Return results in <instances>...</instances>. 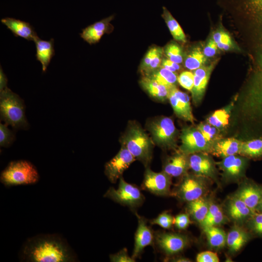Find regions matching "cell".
Wrapping results in <instances>:
<instances>
[{
  "label": "cell",
  "mask_w": 262,
  "mask_h": 262,
  "mask_svg": "<svg viewBox=\"0 0 262 262\" xmlns=\"http://www.w3.org/2000/svg\"><path fill=\"white\" fill-rule=\"evenodd\" d=\"M22 260L32 262H74L76 256L69 245L57 235H40L29 239L20 252Z\"/></svg>",
  "instance_id": "6da1fadb"
},
{
  "label": "cell",
  "mask_w": 262,
  "mask_h": 262,
  "mask_svg": "<svg viewBox=\"0 0 262 262\" xmlns=\"http://www.w3.org/2000/svg\"><path fill=\"white\" fill-rule=\"evenodd\" d=\"M23 100L7 87L0 91V119L15 129H27L29 124L25 115Z\"/></svg>",
  "instance_id": "7a4b0ae2"
},
{
  "label": "cell",
  "mask_w": 262,
  "mask_h": 262,
  "mask_svg": "<svg viewBox=\"0 0 262 262\" xmlns=\"http://www.w3.org/2000/svg\"><path fill=\"white\" fill-rule=\"evenodd\" d=\"M123 146L146 166L152 159L153 144L145 131L137 124L131 123L123 136Z\"/></svg>",
  "instance_id": "3957f363"
},
{
  "label": "cell",
  "mask_w": 262,
  "mask_h": 262,
  "mask_svg": "<svg viewBox=\"0 0 262 262\" xmlns=\"http://www.w3.org/2000/svg\"><path fill=\"white\" fill-rule=\"evenodd\" d=\"M259 61L252 76L241 105L249 115L262 119V51Z\"/></svg>",
  "instance_id": "277c9868"
},
{
  "label": "cell",
  "mask_w": 262,
  "mask_h": 262,
  "mask_svg": "<svg viewBox=\"0 0 262 262\" xmlns=\"http://www.w3.org/2000/svg\"><path fill=\"white\" fill-rule=\"evenodd\" d=\"M39 179L37 170L25 160L12 161L1 172L0 182L5 186L34 184Z\"/></svg>",
  "instance_id": "5b68a950"
},
{
  "label": "cell",
  "mask_w": 262,
  "mask_h": 262,
  "mask_svg": "<svg viewBox=\"0 0 262 262\" xmlns=\"http://www.w3.org/2000/svg\"><path fill=\"white\" fill-rule=\"evenodd\" d=\"M147 128L154 143L161 147L170 149L176 147L178 131L170 117L155 118L150 121Z\"/></svg>",
  "instance_id": "8992f818"
},
{
  "label": "cell",
  "mask_w": 262,
  "mask_h": 262,
  "mask_svg": "<svg viewBox=\"0 0 262 262\" xmlns=\"http://www.w3.org/2000/svg\"><path fill=\"white\" fill-rule=\"evenodd\" d=\"M104 197L131 210L141 206L145 200V197L140 190L137 186L126 182L122 177L119 179L118 188L110 187Z\"/></svg>",
  "instance_id": "52a82bcc"
},
{
  "label": "cell",
  "mask_w": 262,
  "mask_h": 262,
  "mask_svg": "<svg viewBox=\"0 0 262 262\" xmlns=\"http://www.w3.org/2000/svg\"><path fill=\"white\" fill-rule=\"evenodd\" d=\"M206 178L190 175H183L173 194L180 201L190 202L202 197L207 190Z\"/></svg>",
  "instance_id": "ba28073f"
},
{
  "label": "cell",
  "mask_w": 262,
  "mask_h": 262,
  "mask_svg": "<svg viewBox=\"0 0 262 262\" xmlns=\"http://www.w3.org/2000/svg\"><path fill=\"white\" fill-rule=\"evenodd\" d=\"M181 145L179 151L189 155L196 152L209 153L212 146L209 144L196 127H186L180 135Z\"/></svg>",
  "instance_id": "9c48e42d"
},
{
  "label": "cell",
  "mask_w": 262,
  "mask_h": 262,
  "mask_svg": "<svg viewBox=\"0 0 262 262\" xmlns=\"http://www.w3.org/2000/svg\"><path fill=\"white\" fill-rule=\"evenodd\" d=\"M171 177L163 171L155 172L147 168L144 174L142 188L159 196L170 194Z\"/></svg>",
  "instance_id": "30bf717a"
},
{
  "label": "cell",
  "mask_w": 262,
  "mask_h": 262,
  "mask_svg": "<svg viewBox=\"0 0 262 262\" xmlns=\"http://www.w3.org/2000/svg\"><path fill=\"white\" fill-rule=\"evenodd\" d=\"M154 240L158 247L169 256L180 252L189 243L187 236L172 232H158L154 235Z\"/></svg>",
  "instance_id": "8fae6325"
},
{
  "label": "cell",
  "mask_w": 262,
  "mask_h": 262,
  "mask_svg": "<svg viewBox=\"0 0 262 262\" xmlns=\"http://www.w3.org/2000/svg\"><path fill=\"white\" fill-rule=\"evenodd\" d=\"M135 160L128 149L122 146L116 155L105 165L104 172L110 181L115 183Z\"/></svg>",
  "instance_id": "7c38bea8"
},
{
  "label": "cell",
  "mask_w": 262,
  "mask_h": 262,
  "mask_svg": "<svg viewBox=\"0 0 262 262\" xmlns=\"http://www.w3.org/2000/svg\"><path fill=\"white\" fill-rule=\"evenodd\" d=\"M248 159L239 154L233 155L222 158L216 164L226 180H237L244 176Z\"/></svg>",
  "instance_id": "4fadbf2b"
},
{
  "label": "cell",
  "mask_w": 262,
  "mask_h": 262,
  "mask_svg": "<svg viewBox=\"0 0 262 262\" xmlns=\"http://www.w3.org/2000/svg\"><path fill=\"white\" fill-rule=\"evenodd\" d=\"M189 167L194 174L215 179L216 169L213 159L206 152H196L188 155Z\"/></svg>",
  "instance_id": "5bb4252c"
},
{
  "label": "cell",
  "mask_w": 262,
  "mask_h": 262,
  "mask_svg": "<svg viewBox=\"0 0 262 262\" xmlns=\"http://www.w3.org/2000/svg\"><path fill=\"white\" fill-rule=\"evenodd\" d=\"M173 111L179 118L192 123L195 118L188 95L179 90L176 86L170 89L168 98Z\"/></svg>",
  "instance_id": "9a60e30c"
},
{
  "label": "cell",
  "mask_w": 262,
  "mask_h": 262,
  "mask_svg": "<svg viewBox=\"0 0 262 262\" xmlns=\"http://www.w3.org/2000/svg\"><path fill=\"white\" fill-rule=\"evenodd\" d=\"M135 214L138 218V226L134 235V245L131 256L134 259L141 255L146 246L152 245L154 240L153 233L147 226L146 220L136 213Z\"/></svg>",
  "instance_id": "2e32d148"
},
{
  "label": "cell",
  "mask_w": 262,
  "mask_h": 262,
  "mask_svg": "<svg viewBox=\"0 0 262 262\" xmlns=\"http://www.w3.org/2000/svg\"><path fill=\"white\" fill-rule=\"evenodd\" d=\"M213 66L214 64L208 66H202L193 72L194 86L191 92L195 105H198L203 97Z\"/></svg>",
  "instance_id": "e0dca14e"
},
{
  "label": "cell",
  "mask_w": 262,
  "mask_h": 262,
  "mask_svg": "<svg viewBox=\"0 0 262 262\" xmlns=\"http://www.w3.org/2000/svg\"><path fill=\"white\" fill-rule=\"evenodd\" d=\"M1 22L16 37L33 42L39 37L34 28L29 22L8 17L1 19Z\"/></svg>",
  "instance_id": "ac0fdd59"
},
{
  "label": "cell",
  "mask_w": 262,
  "mask_h": 262,
  "mask_svg": "<svg viewBox=\"0 0 262 262\" xmlns=\"http://www.w3.org/2000/svg\"><path fill=\"white\" fill-rule=\"evenodd\" d=\"M113 18L110 16L83 29L80 33L81 38L90 45L98 42L104 33L110 32V21Z\"/></svg>",
  "instance_id": "d6986e66"
},
{
  "label": "cell",
  "mask_w": 262,
  "mask_h": 262,
  "mask_svg": "<svg viewBox=\"0 0 262 262\" xmlns=\"http://www.w3.org/2000/svg\"><path fill=\"white\" fill-rule=\"evenodd\" d=\"M234 196L242 200L254 213L262 198V188L252 183L241 186Z\"/></svg>",
  "instance_id": "ffe728a7"
},
{
  "label": "cell",
  "mask_w": 262,
  "mask_h": 262,
  "mask_svg": "<svg viewBox=\"0 0 262 262\" xmlns=\"http://www.w3.org/2000/svg\"><path fill=\"white\" fill-rule=\"evenodd\" d=\"M242 143V141L232 137L221 138L212 145L209 153L222 158L239 154Z\"/></svg>",
  "instance_id": "44dd1931"
},
{
  "label": "cell",
  "mask_w": 262,
  "mask_h": 262,
  "mask_svg": "<svg viewBox=\"0 0 262 262\" xmlns=\"http://www.w3.org/2000/svg\"><path fill=\"white\" fill-rule=\"evenodd\" d=\"M189 168L188 155L179 151L166 160L163 171L171 177H178L186 174Z\"/></svg>",
  "instance_id": "7402d4cb"
},
{
  "label": "cell",
  "mask_w": 262,
  "mask_h": 262,
  "mask_svg": "<svg viewBox=\"0 0 262 262\" xmlns=\"http://www.w3.org/2000/svg\"><path fill=\"white\" fill-rule=\"evenodd\" d=\"M36 46V60L42 65V69L45 72L55 54L54 39L43 40L38 37L34 42Z\"/></svg>",
  "instance_id": "603a6c76"
},
{
  "label": "cell",
  "mask_w": 262,
  "mask_h": 262,
  "mask_svg": "<svg viewBox=\"0 0 262 262\" xmlns=\"http://www.w3.org/2000/svg\"><path fill=\"white\" fill-rule=\"evenodd\" d=\"M143 88L153 98L163 101L168 98L170 89L144 75L140 81Z\"/></svg>",
  "instance_id": "cb8c5ba5"
},
{
  "label": "cell",
  "mask_w": 262,
  "mask_h": 262,
  "mask_svg": "<svg viewBox=\"0 0 262 262\" xmlns=\"http://www.w3.org/2000/svg\"><path fill=\"white\" fill-rule=\"evenodd\" d=\"M247 232L238 226H234L227 234L226 245L231 253L238 251L248 241Z\"/></svg>",
  "instance_id": "d4e9b609"
},
{
  "label": "cell",
  "mask_w": 262,
  "mask_h": 262,
  "mask_svg": "<svg viewBox=\"0 0 262 262\" xmlns=\"http://www.w3.org/2000/svg\"><path fill=\"white\" fill-rule=\"evenodd\" d=\"M163 49L153 47L149 49L145 56L140 69L144 75H147L161 66Z\"/></svg>",
  "instance_id": "484cf974"
},
{
  "label": "cell",
  "mask_w": 262,
  "mask_h": 262,
  "mask_svg": "<svg viewBox=\"0 0 262 262\" xmlns=\"http://www.w3.org/2000/svg\"><path fill=\"white\" fill-rule=\"evenodd\" d=\"M227 210L231 218L236 221H242L254 213L240 199L234 196L227 204Z\"/></svg>",
  "instance_id": "4316f807"
},
{
  "label": "cell",
  "mask_w": 262,
  "mask_h": 262,
  "mask_svg": "<svg viewBox=\"0 0 262 262\" xmlns=\"http://www.w3.org/2000/svg\"><path fill=\"white\" fill-rule=\"evenodd\" d=\"M209 205V202L203 196L188 202L187 205L188 213L200 224L207 215Z\"/></svg>",
  "instance_id": "83f0119b"
},
{
  "label": "cell",
  "mask_w": 262,
  "mask_h": 262,
  "mask_svg": "<svg viewBox=\"0 0 262 262\" xmlns=\"http://www.w3.org/2000/svg\"><path fill=\"white\" fill-rule=\"evenodd\" d=\"M239 155L247 158L257 159L262 157V136L242 141Z\"/></svg>",
  "instance_id": "f1b7e54d"
},
{
  "label": "cell",
  "mask_w": 262,
  "mask_h": 262,
  "mask_svg": "<svg viewBox=\"0 0 262 262\" xmlns=\"http://www.w3.org/2000/svg\"><path fill=\"white\" fill-rule=\"evenodd\" d=\"M209 245L215 249H221L226 245L227 234L217 226L203 228Z\"/></svg>",
  "instance_id": "f546056e"
},
{
  "label": "cell",
  "mask_w": 262,
  "mask_h": 262,
  "mask_svg": "<svg viewBox=\"0 0 262 262\" xmlns=\"http://www.w3.org/2000/svg\"><path fill=\"white\" fill-rule=\"evenodd\" d=\"M233 105V103H231L225 108L215 111L207 118V122L220 131L224 129L229 123Z\"/></svg>",
  "instance_id": "4dcf8cb0"
},
{
  "label": "cell",
  "mask_w": 262,
  "mask_h": 262,
  "mask_svg": "<svg viewBox=\"0 0 262 262\" xmlns=\"http://www.w3.org/2000/svg\"><path fill=\"white\" fill-rule=\"evenodd\" d=\"M169 89L176 86L178 76L176 73L160 67L147 75Z\"/></svg>",
  "instance_id": "1f68e13d"
},
{
  "label": "cell",
  "mask_w": 262,
  "mask_h": 262,
  "mask_svg": "<svg viewBox=\"0 0 262 262\" xmlns=\"http://www.w3.org/2000/svg\"><path fill=\"white\" fill-rule=\"evenodd\" d=\"M239 9L256 21H262V0H238Z\"/></svg>",
  "instance_id": "d6a6232c"
},
{
  "label": "cell",
  "mask_w": 262,
  "mask_h": 262,
  "mask_svg": "<svg viewBox=\"0 0 262 262\" xmlns=\"http://www.w3.org/2000/svg\"><path fill=\"white\" fill-rule=\"evenodd\" d=\"M163 17L174 38L179 41L186 42L185 35L177 20L164 7H163Z\"/></svg>",
  "instance_id": "836d02e7"
},
{
  "label": "cell",
  "mask_w": 262,
  "mask_h": 262,
  "mask_svg": "<svg viewBox=\"0 0 262 262\" xmlns=\"http://www.w3.org/2000/svg\"><path fill=\"white\" fill-rule=\"evenodd\" d=\"M199 48L193 49L185 59V66L190 70H195L202 66L206 62V57Z\"/></svg>",
  "instance_id": "e575fe53"
},
{
  "label": "cell",
  "mask_w": 262,
  "mask_h": 262,
  "mask_svg": "<svg viewBox=\"0 0 262 262\" xmlns=\"http://www.w3.org/2000/svg\"><path fill=\"white\" fill-rule=\"evenodd\" d=\"M196 128L206 141L211 146L216 141L222 138L219 133L220 131L207 122L200 123Z\"/></svg>",
  "instance_id": "d590c367"
},
{
  "label": "cell",
  "mask_w": 262,
  "mask_h": 262,
  "mask_svg": "<svg viewBox=\"0 0 262 262\" xmlns=\"http://www.w3.org/2000/svg\"><path fill=\"white\" fill-rule=\"evenodd\" d=\"M167 58L177 64H180L183 60L180 48L175 44L167 45L164 51Z\"/></svg>",
  "instance_id": "8d00e7d4"
},
{
  "label": "cell",
  "mask_w": 262,
  "mask_h": 262,
  "mask_svg": "<svg viewBox=\"0 0 262 262\" xmlns=\"http://www.w3.org/2000/svg\"><path fill=\"white\" fill-rule=\"evenodd\" d=\"M174 218L166 211L160 214L150 221L151 225H157L164 229H169L174 223Z\"/></svg>",
  "instance_id": "74e56055"
},
{
  "label": "cell",
  "mask_w": 262,
  "mask_h": 262,
  "mask_svg": "<svg viewBox=\"0 0 262 262\" xmlns=\"http://www.w3.org/2000/svg\"><path fill=\"white\" fill-rule=\"evenodd\" d=\"M213 40L216 43L217 47L221 49L228 50L232 45L229 35L222 31L215 33L213 35Z\"/></svg>",
  "instance_id": "f35d334b"
},
{
  "label": "cell",
  "mask_w": 262,
  "mask_h": 262,
  "mask_svg": "<svg viewBox=\"0 0 262 262\" xmlns=\"http://www.w3.org/2000/svg\"><path fill=\"white\" fill-rule=\"evenodd\" d=\"M15 139V135L7 127L6 124H0V146L9 147Z\"/></svg>",
  "instance_id": "ab89813d"
},
{
  "label": "cell",
  "mask_w": 262,
  "mask_h": 262,
  "mask_svg": "<svg viewBox=\"0 0 262 262\" xmlns=\"http://www.w3.org/2000/svg\"><path fill=\"white\" fill-rule=\"evenodd\" d=\"M226 217L221 210H220L213 215L206 218L200 224L202 228L211 226H217L224 223Z\"/></svg>",
  "instance_id": "60d3db41"
},
{
  "label": "cell",
  "mask_w": 262,
  "mask_h": 262,
  "mask_svg": "<svg viewBox=\"0 0 262 262\" xmlns=\"http://www.w3.org/2000/svg\"><path fill=\"white\" fill-rule=\"evenodd\" d=\"M194 73L185 71L178 76V82L184 88L191 91L194 86Z\"/></svg>",
  "instance_id": "b9f144b4"
},
{
  "label": "cell",
  "mask_w": 262,
  "mask_h": 262,
  "mask_svg": "<svg viewBox=\"0 0 262 262\" xmlns=\"http://www.w3.org/2000/svg\"><path fill=\"white\" fill-rule=\"evenodd\" d=\"M110 260L112 262H134L135 259L130 257L127 249L124 248L118 252L110 255Z\"/></svg>",
  "instance_id": "7bdbcfd3"
},
{
  "label": "cell",
  "mask_w": 262,
  "mask_h": 262,
  "mask_svg": "<svg viewBox=\"0 0 262 262\" xmlns=\"http://www.w3.org/2000/svg\"><path fill=\"white\" fill-rule=\"evenodd\" d=\"M250 226L255 233L262 236V213H255L252 214Z\"/></svg>",
  "instance_id": "ee69618b"
},
{
  "label": "cell",
  "mask_w": 262,
  "mask_h": 262,
  "mask_svg": "<svg viewBox=\"0 0 262 262\" xmlns=\"http://www.w3.org/2000/svg\"><path fill=\"white\" fill-rule=\"evenodd\" d=\"M188 213L178 214L174 219V224L176 227L180 230L185 229L191 222Z\"/></svg>",
  "instance_id": "f6af8a7d"
},
{
  "label": "cell",
  "mask_w": 262,
  "mask_h": 262,
  "mask_svg": "<svg viewBox=\"0 0 262 262\" xmlns=\"http://www.w3.org/2000/svg\"><path fill=\"white\" fill-rule=\"evenodd\" d=\"M196 261L197 262H219V259L216 253L206 251L198 253Z\"/></svg>",
  "instance_id": "bcb514c9"
},
{
  "label": "cell",
  "mask_w": 262,
  "mask_h": 262,
  "mask_svg": "<svg viewBox=\"0 0 262 262\" xmlns=\"http://www.w3.org/2000/svg\"><path fill=\"white\" fill-rule=\"evenodd\" d=\"M217 48L216 43L213 39H210L204 48L203 54L206 57H212L215 54Z\"/></svg>",
  "instance_id": "7dc6e473"
},
{
  "label": "cell",
  "mask_w": 262,
  "mask_h": 262,
  "mask_svg": "<svg viewBox=\"0 0 262 262\" xmlns=\"http://www.w3.org/2000/svg\"><path fill=\"white\" fill-rule=\"evenodd\" d=\"M161 67L165 68L175 73L180 70V68L179 64L175 63L168 59H164L162 60Z\"/></svg>",
  "instance_id": "c3c4849f"
},
{
  "label": "cell",
  "mask_w": 262,
  "mask_h": 262,
  "mask_svg": "<svg viewBox=\"0 0 262 262\" xmlns=\"http://www.w3.org/2000/svg\"><path fill=\"white\" fill-rule=\"evenodd\" d=\"M7 79L1 67L0 69V92L7 87Z\"/></svg>",
  "instance_id": "681fc988"
},
{
  "label": "cell",
  "mask_w": 262,
  "mask_h": 262,
  "mask_svg": "<svg viewBox=\"0 0 262 262\" xmlns=\"http://www.w3.org/2000/svg\"><path fill=\"white\" fill-rule=\"evenodd\" d=\"M172 261L178 262H190L189 259L183 257H177L175 259H172Z\"/></svg>",
  "instance_id": "f907efd6"
},
{
  "label": "cell",
  "mask_w": 262,
  "mask_h": 262,
  "mask_svg": "<svg viewBox=\"0 0 262 262\" xmlns=\"http://www.w3.org/2000/svg\"><path fill=\"white\" fill-rule=\"evenodd\" d=\"M256 211H258L259 213H262V198L256 208Z\"/></svg>",
  "instance_id": "816d5d0a"
}]
</instances>
